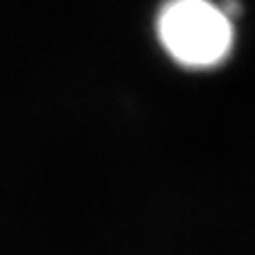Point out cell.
I'll list each match as a JSON object with an SVG mask.
<instances>
[{
  "mask_svg": "<svg viewBox=\"0 0 255 255\" xmlns=\"http://www.w3.org/2000/svg\"><path fill=\"white\" fill-rule=\"evenodd\" d=\"M156 32L174 61L197 70L224 63L235 41L233 16L212 0H167L158 11Z\"/></svg>",
  "mask_w": 255,
  "mask_h": 255,
  "instance_id": "6da1fadb",
  "label": "cell"
}]
</instances>
